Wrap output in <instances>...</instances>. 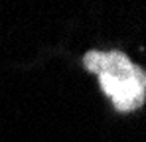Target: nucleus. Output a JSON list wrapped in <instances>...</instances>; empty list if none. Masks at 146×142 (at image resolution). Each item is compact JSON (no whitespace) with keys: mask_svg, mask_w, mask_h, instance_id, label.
I'll use <instances>...</instances> for the list:
<instances>
[{"mask_svg":"<svg viewBox=\"0 0 146 142\" xmlns=\"http://www.w3.org/2000/svg\"><path fill=\"white\" fill-rule=\"evenodd\" d=\"M83 67L99 77L103 93L119 113L138 111L146 101V71L122 51H87Z\"/></svg>","mask_w":146,"mask_h":142,"instance_id":"nucleus-1","label":"nucleus"}]
</instances>
